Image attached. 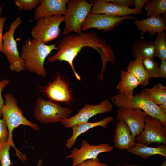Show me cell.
<instances>
[{"mask_svg": "<svg viewBox=\"0 0 166 166\" xmlns=\"http://www.w3.org/2000/svg\"><path fill=\"white\" fill-rule=\"evenodd\" d=\"M134 23L138 30L141 31L140 34L142 35L148 32L153 36L166 29V20L160 15L147 18L142 20L136 19Z\"/></svg>", "mask_w": 166, "mask_h": 166, "instance_id": "obj_18", "label": "cell"}, {"mask_svg": "<svg viewBox=\"0 0 166 166\" xmlns=\"http://www.w3.org/2000/svg\"><path fill=\"white\" fill-rule=\"evenodd\" d=\"M76 166H108L105 163H102L97 157L87 160Z\"/></svg>", "mask_w": 166, "mask_h": 166, "instance_id": "obj_31", "label": "cell"}, {"mask_svg": "<svg viewBox=\"0 0 166 166\" xmlns=\"http://www.w3.org/2000/svg\"><path fill=\"white\" fill-rule=\"evenodd\" d=\"M135 140L137 143L147 146L154 143L166 144V127L158 119L148 116L143 130Z\"/></svg>", "mask_w": 166, "mask_h": 166, "instance_id": "obj_9", "label": "cell"}, {"mask_svg": "<svg viewBox=\"0 0 166 166\" xmlns=\"http://www.w3.org/2000/svg\"><path fill=\"white\" fill-rule=\"evenodd\" d=\"M2 5L0 7V52H1L3 45V31L4 25L6 20V17L2 18L1 16L2 9Z\"/></svg>", "mask_w": 166, "mask_h": 166, "instance_id": "obj_34", "label": "cell"}, {"mask_svg": "<svg viewBox=\"0 0 166 166\" xmlns=\"http://www.w3.org/2000/svg\"><path fill=\"white\" fill-rule=\"evenodd\" d=\"M4 97L5 102L2 106V118L5 121L8 128V140L12 147L15 150L16 155L23 161L26 160V156L15 147L13 141V131L15 128L21 125L29 126L38 131H39V128L38 124L30 121L23 116L22 110L18 106V101L12 94L6 93Z\"/></svg>", "mask_w": 166, "mask_h": 166, "instance_id": "obj_4", "label": "cell"}, {"mask_svg": "<svg viewBox=\"0 0 166 166\" xmlns=\"http://www.w3.org/2000/svg\"><path fill=\"white\" fill-rule=\"evenodd\" d=\"M20 16L17 17L11 24L8 30L3 34L1 52L6 57L12 71L19 72L25 70V61L20 56L14 34L17 28L21 24Z\"/></svg>", "mask_w": 166, "mask_h": 166, "instance_id": "obj_7", "label": "cell"}, {"mask_svg": "<svg viewBox=\"0 0 166 166\" xmlns=\"http://www.w3.org/2000/svg\"><path fill=\"white\" fill-rule=\"evenodd\" d=\"M43 161L42 159H39L37 163V166H42Z\"/></svg>", "mask_w": 166, "mask_h": 166, "instance_id": "obj_38", "label": "cell"}, {"mask_svg": "<svg viewBox=\"0 0 166 166\" xmlns=\"http://www.w3.org/2000/svg\"><path fill=\"white\" fill-rule=\"evenodd\" d=\"M129 19L135 20L136 18L130 16L117 17L90 13L82 24L81 29L83 31L95 28L100 30H103L105 32H109L114 30L123 20Z\"/></svg>", "mask_w": 166, "mask_h": 166, "instance_id": "obj_12", "label": "cell"}, {"mask_svg": "<svg viewBox=\"0 0 166 166\" xmlns=\"http://www.w3.org/2000/svg\"><path fill=\"white\" fill-rule=\"evenodd\" d=\"M68 0H41L34 11V19L55 15L64 16Z\"/></svg>", "mask_w": 166, "mask_h": 166, "instance_id": "obj_15", "label": "cell"}, {"mask_svg": "<svg viewBox=\"0 0 166 166\" xmlns=\"http://www.w3.org/2000/svg\"><path fill=\"white\" fill-rule=\"evenodd\" d=\"M41 0H15L14 3L20 10H31L36 8L39 4Z\"/></svg>", "mask_w": 166, "mask_h": 166, "instance_id": "obj_29", "label": "cell"}, {"mask_svg": "<svg viewBox=\"0 0 166 166\" xmlns=\"http://www.w3.org/2000/svg\"><path fill=\"white\" fill-rule=\"evenodd\" d=\"M127 71L132 73L137 79L140 85L142 86H146L149 83L150 78L143 64L141 57H138L129 62Z\"/></svg>", "mask_w": 166, "mask_h": 166, "instance_id": "obj_22", "label": "cell"}, {"mask_svg": "<svg viewBox=\"0 0 166 166\" xmlns=\"http://www.w3.org/2000/svg\"><path fill=\"white\" fill-rule=\"evenodd\" d=\"M72 111L68 107L61 106L57 102L48 101L39 97L36 102L34 116L41 123H55L68 118Z\"/></svg>", "mask_w": 166, "mask_h": 166, "instance_id": "obj_6", "label": "cell"}, {"mask_svg": "<svg viewBox=\"0 0 166 166\" xmlns=\"http://www.w3.org/2000/svg\"><path fill=\"white\" fill-rule=\"evenodd\" d=\"M160 70L161 77L166 79V60H161V63L160 65Z\"/></svg>", "mask_w": 166, "mask_h": 166, "instance_id": "obj_36", "label": "cell"}, {"mask_svg": "<svg viewBox=\"0 0 166 166\" xmlns=\"http://www.w3.org/2000/svg\"><path fill=\"white\" fill-rule=\"evenodd\" d=\"M64 20V16L61 15L39 19L32 29V37L39 42L45 44L57 38L61 35L60 25Z\"/></svg>", "mask_w": 166, "mask_h": 166, "instance_id": "obj_8", "label": "cell"}, {"mask_svg": "<svg viewBox=\"0 0 166 166\" xmlns=\"http://www.w3.org/2000/svg\"><path fill=\"white\" fill-rule=\"evenodd\" d=\"M135 142L127 124L123 121L119 120L115 130L114 144L115 147L121 150H128Z\"/></svg>", "mask_w": 166, "mask_h": 166, "instance_id": "obj_19", "label": "cell"}, {"mask_svg": "<svg viewBox=\"0 0 166 166\" xmlns=\"http://www.w3.org/2000/svg\"><path fill=\"white\" fill-rule=\"evenodd\" d=\"M107 2H112L117 5L124 7H129L134 5L133 0H103Z\"/></svg>", "mask_w": 166, "mask_h": 166, "instance_id": "obj_33", "label": "cell"}, {"mask_svg": "<svg viewBox=\"0 0 166 166\" xmlns=\"http://www.w3.org/2000/svg\"><path fill=\"white\" fill-rule=\"evenodd\" d=\"M93 6V3L87 0H68L66 11L64 16L65 25L62 35L65 36L72 31L78 34H81V26Z\"/></svg>", "mask_w": 166, "mask_h": 166, "instance_id": "obj_5", "label": "cell"}, {"mask_svg": "<svg viewBox=\"0 0 166 166\" xmlns=\"http://www.w3.org/2000/svg\"><path fill=\"white\" fill-rule=\"evenodd\" d=\"M148 0H134V9L137 12V14H142L141 10L142 7L145 5Z\"/></svg>", "mask_w": 166, "mask_h": 166, "instance_id": "obj_35", "label": "cell"}, {"mask_svg": "<svg viewBox=\"0 0 166 166\" xmlns=\"http://www.w3.org/2000/svg\"><path fill=\"white\" fill-rule=\"evenodd\" d=\"M111 100L119 108L140 109L149 116L158 119L166 127V114L152 100L144 89L135 95L119 93L113 97Z\"/></svg>", "mask_w": 166, "mask_h": 166, "instance_id": "obj_3", "label": "cell"}, {"mask_svg": "<svg viewBox=\"0 0 166 166\" xmlns=\"http://www.w3.org/2000/svg\"><path fill=\"white\" fill-rule=\"evenodd\" d=\"M148 115L139 109L119 108L117 118L124 122L129 127L133 139L143 129L146 119Z\"/></svg>", "mask_w": 166, "mask_h": 166, "instance_id": "obj_13", "label": "cell"}, {"mask_svg": "<svg viewBox=\"0 0 166 166\" xmlns=\"http://www.w3.org/2000/svg\"><path fill=\"white\" fill-rule=\"evenodd\" d=\"M112 116L108 117L102 120L93 122H86L77 124L73 125L71 128L72 133L70 138L66 141V147L70 149L76 144L77 138L81 134H83L91 128L97 126H101L106 128L107 125L113 120Z\"/></svg>", "mask_w": 166, "mask_h": 166, "instance_id": "obj_17", "label": "cell"}, {"mask_svg": "<svg viewBox=\"0 0 166 166\" xmlns=\"http://www.w3.org/2000/svg\"><path fill=\"white\" fill-rule=\"evenodd\" d=\"M145 90L152 100L159 105L166 102V86L158 83L152 88H145Z\"/></svg>", "mask_w": 166, "mask_h": 166, "instance_id": "obj_24", "label": "cell"}, {"mask_svg": "<svg viewBox=\"0 0 166 166\" xmlns=\"http://www.w3.org/2000/svg\"><path fill=\"white\" fill-rule=\"evenodd\" d=\"M86 47L93 49L100 55L102 67L99 79L101 81L103 80V74L107 63L113 64L115 56L111 46L95 32H84L80 34L75 33L64 36L55 50L57 51L55 54L49 57L47 60L51 63L58 60L60 62L63 61L67 62L76 78L80 81L81 77L75 69L73 61L81 49Z\"/></svg>", "mask_w": 166, "mask_h": 166, "instance_id": "obj_1", "label": "cell"}, {"mask_svg": "<svg viewBox=\"0 0 166 166\" xmlns=\"http://www.w3.org/2000/svg\"><path fill=\"white\" fill-rule=\"evenodd\" d=\"M133 57L153 59L155 57V49L152 42L142 39L134 43L132 50Z\"/></svg>", "mask_w": 166, "mask_h": 166, "instance_id": "obj_23", "label": "cell"}, {"mask_svg": "<svg viewBox=\"0 0 166 166\" xmlns=\"http://www.w3.org/2000/svg\"><path fill=\"white\" fill-rule=\"evenodd\" d=\"M112 109L113 105L107 99L97 105L87 103L76 114L61 121V124L66 128H71L77 124L87 122L90 118L97 114L110 112Z\"/></svg>", "mask_w": 166, "mask_h": 166, "instance_id": "obj_10", "label": "cell"}, {"mask_svg": "<svg viewBox=\"0 0 166 166\" xmlns=\"http://www.w3.org/2000/svg\"><path fill=\"white\" fill-rule=\"evenodd\" d=\"M145 10L148 18L166 13V0H148Z\"/></svg>", "mask_w": 166, "mask_h": 166, "instance_id": "obj_25", "label": "cell"}, {"mask_svg": "<svg viewBox=\"0 0 166 166\" xmlns=\"http://www.w3.org/2000/svg\"><path fill=\"white\" fill-rule=\"evenodd\" d=\"M42 92L51 101L68 104L73 100L68 83L59 76L42 88Z\"/></svg>", "mask_w": 166, "mask_h": 166, "instance_id": "obj_14", "label": "cell"}, {"mask_svg": "<svg viewBox=\"0 0 166 166\" xmlns=\"http://www.w3.org/2000/svg\"><path fill=\"white\" fill-rule=\"evenodd\" d=\"M12 147L8 140L4 143H0V163L1 166H10L12 164L10 160L9 150Z\"/></svg>", "mask_w": 166, "mask_h": 166, "instance_id": "obj_28", "label": "cell"}, {"mask_svg": "<svg viewBox=\"0 0 166 166\" xmlns=\"http://www.w3.org/2000/svg\"><path fill=\"white\" fill-rule=\"evenodd\" d=\"M160 109L165 113L166 114V102L158 105Z\"/></svg>", "mask_w": 166, "mask_h": 166, "instance_id": "obj_37", "label": "cell"}, {"mask_svg": "<svg viewBox=\"0 0 166 166\" xmlns=\"http://www.w3.org/2000/svg\"><path fill=\"white\" fill-rule=\"evenodd\" d=\"M115 166H142L140 165H124L123 166H120V165H117Z\"/></svg>", "mask_w": 166, "mask_h": 166, "instance_id": "obj_39", "label": "cell"}, {"mask_svg": "<svg viewBox=\"0 0 166 166\" xmlns=\"http://www.w3.org/2000/svg\"><path fill=\"white\" fill-rule=\"evenodd\" d=\"M120 77V81L116 87L119 93L133 95L134 89L140 85L138 80L130 72L123 70L121 71Z\"/></svg>", "mask_w": 166, "mask_h": 166, "instance_id": "obj_21", "label": "cell"}, {"mask_svg": "<svg viewBox=\"0 0 166 166\" xmlns=\"http://www.w3.org/2000/svg\"><path fill=\"white\" fill-rule=\"evenodd\" d=\"M160 166H166V161H164Z\"/></svg>", "mask_w": 166, "mask_h": 166, "instance_id": "obj_40", "label": "cell"}, {"mask_svg": "<svg viewBox=\"0 0 166 166\" xmlns=\"http://www.w3.org/2000/svg\"><path fill=\"white\" fill-rule=\"evenodd\" d=\"M10 83L9 80L4 79L0 81V118H2V109L5 101L2 96V92L3 89L7 86Z\"/></svg>", "mask_w": 166, "mask_h": 166, "instance_id": "obj_32", "label": "cell"}, {"mask_svg": "<svg viewBox=\"0 0 166 166\" xmlns=\"http://www.w3.org/2000/svg\"><path fill=\"white\" fill-rule=\"evenodd\" d=\"M113 149V147L109 144L101 143L99 145H91L83 139L81 148H74L71 151L70 154L65 158L72 160L71 166H76L87 160L97 158L101 153L110 152Z\"/></svg>", "mask_w": 166, "mask_h": 166, "instance_id": "obj_11", "label": "cell"}, {"mask_svg": "<svg viewBox=\"0 0 166 166\" xmlns=\"http://www.w3.org/2000/svg\"><path fill=\"white\" fill-rule=\"evenodd\" d=\"M142 61L150 78L161 77L159 63L151 58H142Z\"/></svg>", "mask_w": 166, "mask_h": 166, "instance_id": "obj_27", "label": "cell"}, {"mask_svg": "<svg viewBox=\"0 0 166 166\" xmlns=\"http://www.w3.org/2000/svg\"><path fill=\"white\" fill-rule=\"evenodd\" d=\"M94 2L90 13L105 14L117 17H125L132 14H137L134 9L120 6L103 0L92 1Z\"/></svg>", "mask_w": 166, "mask_h": 166, "instance_id": "obj_16", "label": "cell"}, {"mask_svg": "<svg viewBox=\"0 0 166 166\" xmlns=\"http://www.w3.org/2000/svg\"><path fill=\"white\" fill-rule=\"evenodd\" d=\"M8 131L6 124L4 120L0 118V143H4L7 141Z\"/></svg>", "mask_w": 166, "mask_h": 166, "instance_id": "obj_30", "label": "cell"}, {"mask_svg": "<svg viewBox=\"0 0 166 166\" xmlns=\"http://www.w3.org/2000/svg\"><path fill=\"white\" fill-rule=\"evenodd\" d=\"M128 152L146 160L150 156L159 155L166 157V145L163 144L158 147H151L135 142L127 150Z\"/></svg>", "mask_w": 166, "mask_h": 166, "instance_id": "obj_20", "label": "cell"}, {"mask_svg": "<svg viewBox=\"0 0 166 166\" xmlns=\"http://www.w3.org/2000/svg\"><path fill=\"white\" fill-rule=\"evenodd\" d=\"M59 41L47 45L33 38L26 40L20 54L21 57L24 61L25 69L31 73L45 77L47 73L44 67L45 60L53 50L57 49L56 44Z\"/></svg>", "mask_w": 166, "mask_h": 166, "instance_id": "obj_2", "label": "cell"}, {"mask_svg": "<svg viewBox=\"0 0 166 166\" xmlns=\"http://www.w3.org/2000/svg\"><path fill=\"white\" fill-rule=\"evenodd\" d=\"M155 49V57L161 60H166V33L162 32L157 33L156 39L152 42Z\"/></svg>", "mask_w": 166, "mask_h": 166, "instance_id": "obj_26", "label": "cell"}]
</instances>
